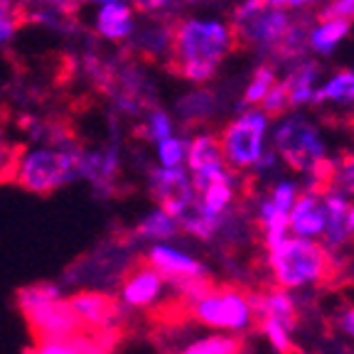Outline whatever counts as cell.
<instances>
[{
    "mask_svg": "<svg viewBox=\"0 0 354 354\" xmlns=\"http://www.w3.org/2000/svg\"><path fill=\"white\" fill-rule=\"evenodd\" d=\"M268 121L271 116L259 106L241 109L219 133V143L224 150V160L234 172H251L261 160L268 138Z\"/></svg>",
    "mask_w": 354,
    "mask_h": 354,
    "instance_id": "52a82bcc",
    "label": "cell"
},
{
    "mask_svg": "<svg viewBox=\"0 0 354 354\" xmlns=\"http://www.w3.org/2000/svg\"><path fill=\"white\" fill-rule=\"evenodd\" d=\"M227 106H234V99H229L219 88L199 84V86L185 91L175 101V116L183 123V128L189 131L194 126H209L212 121H216L224 113Z\"/></svg>",
    "mask_w": 354,
    "mask_h": 354,
    "instance_id": "9a60e30c",
    "label": "cell"
},
{
    "mask_svg": "<svg viewBox=\"0 0 354 354\" xmlns=\"http://www.w3.org/2000/svg\"><path fill=\"white\" fill-rule=\"evenodd\" d=\"M332 266L335 259L317 239L290 234L278 246L266 251V268L271 273V281L293 293L325 283L332 276Z\"/></svg>",
    "mask_w": 354,
    "mask_h": 354,
    "instance_id": "7a4b0ae2",
    "label": "cell"
},
{
    "mask_svg": "<svg viewBox=\"0 0 354 354\" xmlns=\"http://www.w3.org/2000/svg\"><path fill=\"white\" fill-rule=\"evenodd\" d=\"M236 172L232 177H224V180H214V183L205 185L202 189H197L199 199L197 205L199 209L209 216H227L234 209V199H236Z\"/></svg>",
    "mask_w": 354,
    "mask_h": 354,
    "instance_id": "603a6c76",
    "label": "cell"
},
{
    "mask_svg": "<svg viewBox=\"0 0 354 354\" xmlns=\"http://www.w3.org/2000/svg\"><path fill=\"white\" fill-rule=\"evenodd\" d=\"M6 126V109H0V128Z\"/></svg>",
    "mask_w": 354,
    "mask_h": 354,
    "instance_id": "7bdbcfd3",
    "label": "cell"
},
{
    "mask_svg": "<svg viewBox=\"0 0 354 354\" xmlns=\"http://www.w3.org/2000/svg\"><path fill=\"white\" fill-rule=\"evenodd\" d=\"M266 6H276V8H286L290 0H263Z\"/></svg>",
    "mask_w": 354,
    "mask_h": 354,
    "instance_id": "60d3db41",
    "label": "cell"
},
{
    "mask_svg": "<svg viewBox=\"0 0 354 354\" xmlns=\"http://www.w3.org/2000/svg\"><path fill=\"white\" fill-rule=\"evenodd\" d=\"M28 3L39 8H50V10L64 12V15H72V17H77L84 6V0H28Z\"/></svg>",
    "mask_w": 354,
    "mask_h": 354,
    "instance_id": "8d00e7d4",
    "label": "cell"
},
{
    "mask_svg": "<svg viewBox=\"0 0 354 354\" xmlns=\"http://www.w3.org/2000/svg\"><path fill=\"white\" fill-rule=\"evenodd\" d=\"M121 143L111 138L99 148H82L79 153V180L91 185L96 197H113L121 177Z\"/></svg>",
    "mask_w": 354,
    "mask_h": 354,
    "instance_id": "9c48e42d",
    "label": "cell"
},
{
    "mask_svg": "<svg viewBox=\"0 0 354 354\" xmlns=\"http://www.w3.org/2000/svg\"><path fill=\"white\" fill-rule=\"evenodd\" d=\"M330 187L347 194V197H354V153H347L337 160H332Z\"/></svg>",
    "mask_w": 354,
    "mask_h": 354,
    "instance_id": "d6a6232c",
    "label": "cell"
},
{
    "mask_svg": "<svg viewBox=\"0 0 354 354\" xmlns=\"http://www.w3.org/2000/svg\"><path fill=\"white\" fill-rule=\"evenodd\" d=\"M167 288L170 286L162 278V273L155 271L153 266L143 261L138 266H131L126 271V276L121 278L116 300L123 310H133V313L153 310L162 303Z\"/></svg>",
    "mask_w": 354,
    "mask_h": 354,
    "instance_id": "30bf717a",
    "label": "cell"
},
{
    "mask_svg": "<svg viewBox=\"0 0 354 354\" xmlns=\"http://www.w3.org/2000/svg\"><path fill=\"white\" fill-rule=\"evenodd\" d=\"M259 330L278 354H293V349H295V339H293L295 325H290V322H286V320H276V317H261Z\"/></svg>",
    "mask_w": 354,
    "mask_h": 354,
    "instance_id": "f546056e",
    "label": "cell"
},
{
    "mask_svg": "<svg viewBox=\"0 0 354 354\" xmlns=\"http://www.w3.org/2000/svg\"><path fill=\"white\" fill-rule=\"evenodd\" d=\"M185 167L192 175L194 189H202L205 185L214 183V180H224V177L234 175V170L224 160L219 136H214L209 131H199L189 138Z\"/></svg>",
    "mask_w": 354,
    "mask_h": 354,
    "instance_id": "7c38bea8",
    "label": "cell"
},
{
    "mask_svg": "<svg viewBox=\"0 0 354 354\" xmlns=\"http://www.w3.org/2000/svg\"><path fill=\"white\" fill-rule=\"evenodd\" d=\"M82 145H35L22 150L15 183L32 194H52L79 180Z\"/></svg>",
    "mask_w": 354,
    "mask_h": 354,
    "instance_id": "3957f363",
    "label": "cell"
},
{
    "mask_svg": "<svg viewBox=\"0 0 354 354\" xmlns=\"http://www.w3.org/2000/svg\"><path fill=\"white\" fill-rule=\"evenodd\" d=\"M183 234L180 221L165 209V207H153L138 219V224L131 229L128 236L136 243H155V241H172Z\"/></svg>",
    "mask_w": 354,
    "mask_h": 354,
    "instance_id": "7402d4cb",
    "label": "cell"
},
{
    "mask_svg": "<svg viewBox=\"0 0 354 354\" xmlns=\"http://www.w3.org/2000/svg\"><path fill=\"white\" fill-rule=\"evenodd\" d=\"M185 305H187L189 317L212 332H229V335L241 337L256 327L254 295H249L241 288L209 286Z\"/></svg>",
    "mask_w": 354,
    "mask_h": 354,
    "instance_id": "277c9868",
    "label": "cell"
},
{
    "mask_svg": "<svg viewBox=\"0 0 354 354\" xmlns=\"http://www.w3.org/2000/svg\"><path fill=\"white\" fill-rule=\"evenodd\" d=\"M288 224H290V234L295 236L320 241L325 234V199L320 189H300L293 209L288 214Z\"/></svg>",
    "mask_w": 354,
    "mask_h": 354,
    "instance_id": "d6986e66",
    "label": "cell"
},
{
    "mask_svg": "<svg viewBox=\"0 0 354 354\" xmlns=\"http://www.w3.org/2000/svg\"><path fill=\"white\" fill-rule=\"evenodd\" d=\"M57 298H64V288L59 283H52V281L30 283V286H22L17 290V308H20V313H28V310Z\"/></svg>",
    "mask_w": 354,
    "mask_h": 354,
    "instance_id": "83f0119b",
    "label": "cell"
},
{
    "mask_svg": "<svg viewBox=\"0 0 354 354\" xmlns=\"http://www.w3.org/2000/svg\"><path fill=\"white\" fill-rule=\"evenodd\" d=\"M349 236H352V243H354V199H352V205H349Z\"/></svg>",
    "mask_w": 354,
    "mask_h": 354,
    "instance_id": "ab89813d",
    "label": "cell"
},
{
    "mask_svg": "<svg viewBox=\"0 0 354 354\" xmlns=\"http://www.w3.org/2000/svg\"><path fill=\"white\" fill-rule=\"evenodd\" d=\"M72 305L74 315H77L82 330L88 332H118L123 308L118 300L101 288H84L77 293L66 295Z\"/></svg>",
    "mask_w": 354,
    "mask_h": 354,
    "instance_id": "4fadbf2b",
    "label": "cell"
},
{
    "mask_svg": "<svg viewBox=\"0 0 354 354\" xmlns=\"http://www.w3.org/2000/svg\"><path fill=\"white\" fill-rule=\"evenodd\" d=\"M96 6H106V3H126V0H91Z\"/></svg>",
    "mask_w": 354,
    "mask_h": 354,
    "instance_id": "b9f144b4",
    "label": "cell"
},
{
    "mask_svg": "<svg viewBox=\"0 0 354 354\" xmlns=\"http://www.w3.org/2000/svg\"><path fill=\"white\" fill-rule=\"evenodd\" d=\"M17 28H20V20H17L15 8H0V44L10 42Z\"/></svg>",
    "mask_w": 354,
    "mask_h": 354,
    "instance_id": "d590c367",
    "label": "cell"
},
{
    "mask_svg": "<svg viewBox=\"0 0 354 354\" xmlns=\"http://www.w3.org/2000/svg\"><path fill=\"white\" fill-rule=\"evenodd\" d=\"M322 66L315 59H303L293 62L288 66L286 77L281 79L283 88H286L288 101H290V109H300V106H315V94H317V84H320Z\"/></svg>",
    "mask_w": 354,
    "mask_h": 354,
    "instance_id": "ffe728a7",
    "label": "cell"
},
{
    "mask_svg": "<svg viewBox=\"0 0 354 354\" xmlns=\"http://www.w3.org/2000/svg\"><path fill=\"white\" fill-rule=\"evenodd\" d=\"M315 17H347L354 22V0H325Z\"/></svg>",
    "mask_w": 354,
    "mask_h": 354,
    "instance_id": "e575fe53",
    "label": "cell"
},
{
    "mask_svg": "<svg viewBox=\"0 0 354 354\" xmlns=\"http://www.w3.org/2000/svg\"><path fill=\"white\" fill-rule=\"evenodd\" d=\"M335 325H337V330L342 332L344 337L354 339V305H344V308L337 310Z\"/></svg>",
    "mask_w": 354,
    "mask_h": 354,
    "instance_id": "74e56055",
    "label": "cell"
},
{
    "mask_svg": "<svg viewBox=\"0 0 354 354\" xmlns=\"http://www.w3.org/2000/svg\"><path fill=\"white\" fill-rule=\"evenodd\" d=\"M241 352V337L229 332H212L207 337H199L194 342L185 344L175 354H239Z\"/></svg>",
    "mask_w": 354,
    "mask_h": 354,
    "instance_id": "4316f807",
    "label": "cell"
},
{
    "mask_svg": "<svg viewBox=\"0 0 354 354\" xmlns=\"http://www.w3.org/2000/svg\"><path fill=\"white\" fill-rule=\"evenodd\" d=\"M22 150H25V145L17 143V140H12L6 133V126L0 128V185L15 183Z\"/></svg>",
    "mask_w": 354,
    "mask_h": 354,
    "instance_id": "4dcf8cb0",
    "label": "cell"
},
{
    "mask_svg": "<svg viewBox=\"0 0 354 354\" xmlns=\"http://www.w3.org/2000/svg\"><path fill=\"white\" fill-rule=\"evenodd\" d=\"M116 332L82 330L66 339H44L32 342L25 354H113Z\"/></svg>",
    "mask_w": 354,
    "mask_h": 354,
    "instance_id": "e0dca14e",
    "label": "cell"
},
{
    "mask_svg": "<svg viewBox=\"0 0 354 354\" xmlns=\"http://www.w3.org/2000/svg\"><path fill=\"white\" fill-rule=\"evenodd\" d=\"M94 30L106 42H128L136 30V10L126 3H106L94 15Z\"/></svg>",
    "mask_w": 354,
    "mask_h": 354,
    "instance_id": "44dd1931",
    "label": "cell"
},
{
    "mask_svg": "<svg viewBox=\"0 0 354 354\" xmlns=\"http://www.w3.org/2000/svg\"><path fill=\"white\" fill-rule=\"evenodd\" d=\"M187 143L189 138L185 136H167L162 138L160 143H155V158H158V165L162 167H177V165H185L187 160Z\"/></svg>",
    "mask_w": 354,
    "mask_h": 354,
    "instance_id": "1f68e13d",
    "label": "cell"
},
{
    "mask_svg": "<svg viewBox=\"0 0 354 354\" xmlns=\"http://www.w3.org/2000/svg\"><path fill=\"white\" fill-rule=\"evenodd\" d=\"M145 263H150L155 271H160L167 286L175 288L183 303L192 300L205 288H209V268L199 256L189 249L172 241H155L145 249Z\"/></svg>",
    "mask_w": 354,
    "mask_h": 354,
    "instance_id": "ba28073f",
    "label": "cell"
},
{
    "mask_svg": "<svg viewBox=\"0 0 354 354\" xmlns=\"http://www.w3.org/2000/svg\"><path fill=\"white\" fill-rule=\"evenodd\" d=\"M236 50V37L229 22L216 17H183L175 22L172 50L165 66L183 82L194 86L209 84L221 62Z\"/></svg>",
    "mask_w": 354,
    "mask_h": 354,
    "instance_id": "6da1fadb",
    "label": "cell"
},
{
    "mask_svg": "<svg viewBox=\"0 0 354 354\" xmlns=\"http://www.w3.org/2000/svg\"><path fill=\"white\" fill-rule=\"evenodd\" d=\"M175 17L162 15H143L136 22V30L128 37L126 52L143 64H158L167 62L172 50V35H175Z\"/></svg>",
    "mask_w": 354,
    "mask_h": 354,
    "instance_id": "8fae6325",
    "label": "cell"
},
{
    "mask_svg": "<svg viewBox=\"0 0 354 354\" xmlns=\"http://www.w3.org/2000/svg\"><path fill=\"white\" fill-rule=\"evenodd\" d=\"M300 189H303L300 183H295L290 177H278V180H273L271 187L256 199V221H259V229L288 221V214L293 209Z\"/></svg>",
    "mask_w": 354,
    "mask_h": 354,
    "instance_id": "ac0fdd59",
    "label": "cell"
},
{
    "mask_svg": "<svg viewBox=\"0 0 354 354\" xmlns=\"http://www.w3.org/2000/svg\"><path fill=\"white\" fill-rule=\"evenodd\" d=\"M271 148L281 155L283 165L300 172V175H310L330 160L322 128L305 113L281 116V121L273 128Z\"/></svg>",
    "mask_w": 354,
    "mask_h": 354,
    "instance_id": "8992f818",
    "label": "cell"
},
{
    "mask_svg": "<svg viewBox=\"0 0 354 354\" xmlns=\"http://www.w3.org/2000/svg\"><path fill=\"white\" fill-rule=\"evenodd\" d=\"M278 84V66L273 62L263 59L261 64H256V69L251 72V77L243 84V91L239 96V109H251V106H261V101L266 99V94Z\"/></svg>",
    "mask_w": 354,
    "mask_h": 354,
    "instance_id": "d4e9b609",
    "label": "cell"
},
{
    "mask_svg": "<svg viewBox=\"0 0 354 354\" xmlns=\"http://www.w3.org/2000/svg\"><path fill=\"white\" fill-rule=\"evenodd\" d=\"M293 15L283 8L266 6L263 0H239L232 8V30L236 47H249L263 59H271L283 35L288 32Z\"/></svg>",
    "mask_w": 354,
    "mask_h": 354,
    "instance_id": "5b68a950",
    "label": "cell"
},
{
    "mask_svg": "<svg viewBox=\"0 0 354 354\" xmlns=\"http://www.w3.org/2000/svg\"><path fill=\"white\" fill-rule=\"evenodd\" d=\"M22 317L28 322V330L35 342H44V339H66V337H72V335H77V332H82V325H79L66 295L64 298L37 305V308L22 313Z\"/></svg>",
    "mask_w": 354,
    "mask_h": 354,
    "instance_id": "5bb4252c",
    "label": "cell"
},
{
    "mask_svg": "<svg viewBox=\"0 0 354 354\" xmlns=\"http://www.w3.org/2000/svg\"><path fill=\"white\" fill-rule=\"evenodd\" d=\"M310 6H317V0H290L288 8H295V10H303V8H310Z\"/></svg>",
    "mask_w": 354,
    "mask_h": 354,
    "instance_id": "f35d334b",
    "label": "cell"
},
{
    "mask_svg": "<svg viewBox=\"0 0 354 354\" xmlns=\"http://www.w3.org/2000/svg\"><path fill=\"white\" fill-rule=\"evenodd\" d=\"M315 20L317 28H310L308 44L315 55L327 57L347 39L349 30H352V20H347V17H315Z\"/></svg>",
    "mask_w": 354,
    "mask_h": 354,
    "instance_id": "cb8c5ba5",
    "label": "cell"
},
{
    "mask_svg": "<svg viewBox=\"0 0 354 354\" xmlns=\"http://www.w3.org/2000/svg\"><path fill=\"white\" fill-rule=\"evenodd\" d=\"M259 109H263L271 118H281V116H286L288 111H290V101H288V94H286V88H283L281 82H278L276 86L266 94V99L261 101Z\"/></svg>",
    "mask_w": 354,
    "mask_h": 354,
    "instance_id": "836d02e7",
    "label": "cell"
},
{
    "mask_svg": "<svg viewBox=\"0 0 354 354\" xmlns=\"http://www.w3.org/2000/svg\"><path fill=\"white\" fill-rule=\"evenodd\" d=\"M322 199H325V234H322L320 241L335 259L352 243V236H349V205H352L354 197H347L337 189L327 187L322 192Z\"/></svg>",
    "mask_w": 354,
    "mask_h": 354,
    "instance_id": "2e32d148",
    "label": "cell"
},
{
    "mask_svg": "<svg viewBox=\"0 0 354 354\" xmlns=\"http://www.w3.org/2000/svg\"><path fill=\"white\" fill-rule=\"evenodd\" d=\"M354 106V69H337L325 84L317 86L315 106Z\"/></svg>",
    "mask_w": 354,
    "mask_h": 354,
    "instance_id": "484cf974",
    "label": "cell"
},
{
    "mask_svg": "<svg viewBox=\"0 0 354 354\" xmlns=\"http://www.w3.org/2000/svg\"><path fill=\"white\" fill-rule=\"evenodd\" d=\"M138 126H140L138 136L143 140H150V143H160L162 138L175 133V121H172L170 113L165 109H160V106H153V109L145 111V116L140 118Z\"/></svg>",
    "mask_w": 354,
    "mask_h": 354,
    "instance_id": "f1b7e54d",
    "label": "cell"
}]
</instances>
